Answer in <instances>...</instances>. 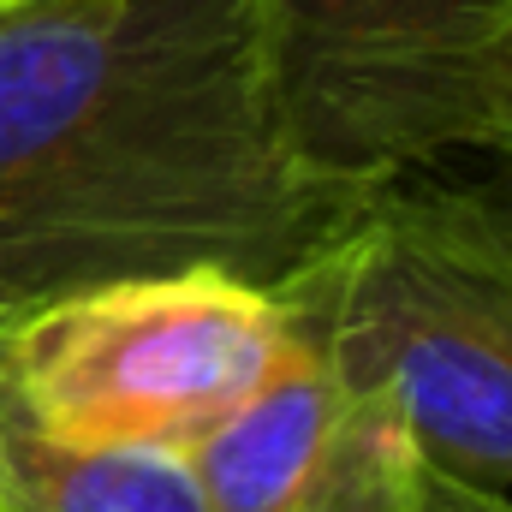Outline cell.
<instances>
[{
    "label": "cell",
    "instance_id": "3",
    "mask_svg": "<svg viewBox=\"0 0 512 512\" xmlns=\"http://www.w3.org/2000/svg\"><path fill=\"white\" fill-rule=\"evenodd\" d=\"M292 149L376 191L512 149V0H251Z\"/></svg>",
    "mask_w": 512,
    "mask_h": 512
},
{
    "label": "cell",
    "instance_id": "5",
    "mask_svg": "<svg viewBox=\"0 0 512 512\" xmlns=\"http://www.w3.org/2000/svg\"><path fill=\"white\" fill-rule=\"evenodd\" d=\"M185 465L203 512H417L423 477L405 423L346 387L298 334H286L268 382Z\"/></svg>",
    "mask_w": 512,
    "mask_h": 512
},
{
    "label": "cell",
    "instance_id": "10",
    "mask_svg": "<svg viewBox=\"0 0 512 512\" xmlns=\"http://www.w3.org/2000/svg\"><path fill=\"white\" fill-rule=\"evenodd\" d=\"M507 155H512V149H507Z\"/></svg>",
    "mask_w": 512,
    "mask_h": 512
},
{
    "label": "cell",
    "instance_id": "7",
    "mask_svg": "<svg viewBox=\"0 0 512 512\" xmlns=\"http://www.w3.org/2000/svg\"><path fill=\"white\" fill-rule=\"evenodd\" d=\"M417 512H512V495L489 489V483H471V477H453V471H441V465L423 459Z\"/></svg>",
    "mask_w": 512,
    "mask_h": 512
},
{
    "label": "cell",
    "instance_id": "8",
    "mask_svg": "<svg viewBox=\"0 0 512 512\" xmlns=\"http://www.w3.org/2000/svg\"><path fill=\"white\" fill-rule=\"evenodd\" d=\"M447 173L512 233V155H465V161H447Z\"/></svg>",
    "mask_w": 512,
    "mask_h": 512
},
{
    "label": "cell",
    "instance_id": "9",
    "mask_svg": "<svg viewBox=\"0 0 512 512\" xmlns=\"http://www.w3.org/2000/svg\"><path fill=\"white\" fill-rule=\"evenodd\" d=\"M12 6H24V0H0V12H12Z\"/></svg>",
    "mask_w": 512,
    "mask_h": 512
},
{
    "label": "cell",
    "instance_id": "2",
    "mask_svg": "<svg viewBox=\"0 0 512 512\" xmlns=\"http://www.w3.org/2000/svg\"><path fill=\"white\" fill-rule=\"evenodd\" d=\"M274 304L429 465L512 495V233L447 167L364 191Z\"/></svg>",
    "mask_w": 512,
    "mask_h": 512
},
{
    "label": "cell",
    "instance_id": "4",
    "mask_svg": "<svg viewBox=\"0 0 512 512\" xmlns=\"http://www.w3.org/2000/svg\"><path fill=\"white\" fill-rule=\"evenodd\" d=\"M268 286L239 274H149L12 316L30 411L90 453H191L286 352Z\"/></svg>",
    "mask_w": 512,
    "mask_h": 512
},
{
    "label": "cell",
    "instance_id": "6",
    "mask_svg": "<svg viewBox=\"0 0 512 512\" xmlns=\"http://www.w3.org/2000/svg\"><path fill=\"white\" fill-rule=\"evenodd\" d=\"M0 512H203L185 453H90L60 441L12 370L0 316Z\"/></svg>",
    "mask_w": 512,
    "mask_h": 512
},
{
    "label": "cell",
    "instance_id": "1",
    "mask_svg": "<svg viewBox=\"0 0 512 512\" xmlns=\"http://www.w3.org/2000/svg\"><path fill=\"white\" fill-rule=\"evenodd\" d=\"M358 197L292 149L251 0L0 12V316L197 268L274 292Z\"/></svg>",
    "mask_w": 512,
    "mask_h": 512
}]
</instances>
